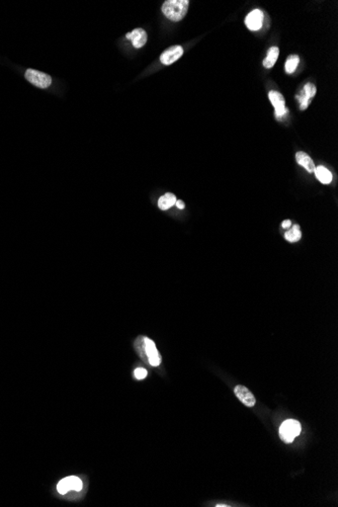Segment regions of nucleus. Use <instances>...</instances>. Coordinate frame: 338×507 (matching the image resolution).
<instances>
[{
    "mask_svg": "<svg viewBox=\"0 0 338 507\" xmlns=\"http://www.w3.org/2000/svg\"><path fill=\"white\" fill-rule=\"evenodd\" d=\"M189 4V0H167L163 3L161 9L168 19L179 21L187 15Z\"/></svg>",
    "mask_w": 338,
    "mask_h": 507,
    "instance_id": "f257e3e1",
    "label": "nucleus"
},
{
    "mask_svg": "<svg viewBox=\"0 0 338 507\" xmlns=\"http://www.w3.org/2000/svg\"><path fill=\"white\" fill-rule=\"evenodd\" d=\"M175 204H176V206H177L178 208H180V210H182V208H184V206H186V204H184V203H183L181 200H178V201L176 200Z\"/></svg>",
    "mask_w": 338,
    "mask_h": 507,
    "instance_id": "6ab92c4d",
    "label": "nucleus"
},
{
    "mask_svg": "<svg viewBox=\"0 0 338 507\" xmlns=\"http://www.w3.org/2000/svg\"><path fill=\"white\" fill-rule=\"evenodd\" d=\"M268 98H269V101H270V102L272 103V105L274 107L275 115L276 116L281 117V116L285 115L288 112V109H287V107L285 105L286 101H285L284 97L279 92H273V91L269 92Z\"/></svg>",
    "mask_w": 338,
    "mask_h": 507,
    "instance_id": "6e6552de",
    "label": "nucleus"
},
{
    "mask_svg": "<svg viewBox=\"0 0 338 507\" xmlns=\"http://www.w3.org/2000/svg\"><path fill=\"white\" fill-rule=\"evenodd\" d=\"M314 172L316 174V177L318 178V181L324 185H329L333 180L332 173L324 166L316 167Z\"/></svg>",
    "mask_w": 338,
    "mask_h": 507,
    "instance_id": "ddd939ff",
    "label": "nucleus"
},
{
    "mask_svg": "<svg viewBox=\"0 0 338 507\" xmlns=\"http://www.w3.org/2000/svg\"><path fill=\"white\" fill-rule=\"evenodd\" d=\"M263 23V12L259 9H254L248 13L245 18V24L250 31H258Z\"/></svg>",
    "mask_w": 338,
    "mask_h": 507,
    "instance_id": "9d476101",
    "label": "nucleus"
},
{
    "mask_svg": "<svg viewBox=\"0 0 338 507\" xmlns=\"http://www.w3.org/2000/svg\"><path fill=\"white\" fill-rule=\"evenodd\" d=\"M315 95H316V86L313 83H307L304 86L301 95L296 97L300 102L301 109H306L307 107H308V105L311 102V100L315 97Z\"/></svg>",
    "mask_w": 338,
    "mask_h": 507,
    "instance_id": "423d86ee",
    "label": "nucleus"
},
{
    "mask_svg": "<svg viewBox=\"0 0 338 507\" xmlns=\"http://www.w3.org/2000/svg\"><path fill=\"white\" fill-rule=\"evenodd\" d=\"M136 342L141 345L140 350H142L144 352L145 356L147 357L148 363L152 367H158L161 363V357L159 355V352L156 348L154 341H152L148 337L143 336V337H140L139 339H137Z\"/></svg>",
    "mask_w": 338,
    "mask_h": 507,
    "instance_id": "f03ea898",
    "label": "nucleus"
},
{
    "mask_svg": "<svg viewBox=\"0 0 338 507\" xmlns=\"http://www.w3.org/2000/svg\"><path fill=\"white\" fill-rule=\"evenodd\" d=\"M296 160H297V162H298L301 166H303V167H304L307 171H308V172L313 173V172L315 171L316 166H315V164H314L313 160L311 159V157H310L308 154H307V153L302 152V151L297 152V154H296Z\"/></svg>",
    "mask_w": 338,
    "mask_h": 507,
    "instance_id": "f8f14e48",
    "label": "nucleus"
},
{
    "mask_svg": "<svg viewBox=\"0 0 338 507\" xmlns=\"http://www.w3.org/2000/svg\"><path fill=\"white\" fill-rule=\"evenodd\" d=\"M183 49L181 46H172L169 49L165 50L161 56H160V61L164 65H170L177 61L178 59L182 56Z\"/></svg>",
    "mask_w": 338,
    "mask_h": 507,
    "instance_id": "1a4fd4ad",
    "label": "nucleus"
},
{
    "mask_svg": "<svg viewBox=\"0 0 338 507\" xmlns=\"http://www.w3.org/2000/svg\"><path fill=\"white\" fill-rule=\"evenodd\" d=\"M301 237H302V233H301V229H300L299 225H294L292 227V229L287 231L285 234L286 240H288L289 242H298L301 239Z\"/></svg>",
    "mask_w": 338,
    "mask_h": 507,
    "instance_id": "dca6fc26",
    "label": "nucleus"
},
{
    "mask_svg": "<svg viewBox=\"0 0 338 507\" xmlns=\"http://www.w3.org/2000/svg\"><path fill=\"white\" fill-rule=\"evenodd\" d=\"M302 430L301 424L297 420L289 419L286 420L280 427V436L283 441L286 443H291L294 441L295 437L300 435Z\"/></svg>",
    "mask_w": 338,
    "mask_h": 507,
    "instance_id": "7ed1b4c3",
    "label": "nucleus"
},
{
    "mask_svg": "<svg viewBox=\"0 0 338 507\" xmlns=\"http://www.w3.org/2000/svg\"><path fill=\"white\" fill-rule=\"evenodd\" d=\"M176 203V197L173 194L167 193L164 196H162L158 201V206L160 210L166 211L170 208L172 205H174Z\"/></svg>",
    "mask_w": 338,
    "mask_h": 507,
    "instance_id": "2eb2a0df",
    "label": "nucleus"
},
{
    "mask_svg": "<svg viewBox=\"0 0 338 507\" xmlns=\"http://www.w3.org/2000/svg\"><path fill=\"white\" fill-rule=\"evenodd\" d=\"M134 375H135V378H136V379H138V380H143V379H145V378L147 377L148 372H147L145 369H143V368H138V369H136V370H135Z\"/></svg>",
    "mask_w": 338,
    "mask_h": 507,
    "instance_id": "a211bd4d",
    "label": "nucleus"
},
{
    "mask_svg": "<svg viewBox=\"0 0 338 507\" xmlns=\"http://www.w3.org/2000/svg\"><path fill=\"white\" fill-rule=\"evenodd\" d=\"M225 506H229V505H225V504H218L217 507H225Z\"/></svg>",
    "mask_w": 338,
    "mask_h": 507,
    "instance_id": "412c9836",
    "label": "nucleus"
},
{
    "mask_svg": "<svg viewBox=\"0 0 338 507\" xmlns=\"http://www.w3.org/2000/svg\"><path fill=\"white\" fill-rule=\"evenodd\" d=\"M291 225H292V221H290V220H286V221H284V222L282 223V227H283V228H286V229H287V228H290V227H291Z\"/></svg>",
    "mask_w": 338,
    "mask_h": 507,
    "instance_id": "aec40b11",
    "label": "nucleus"
},
{
    "mask_svg": "<svg viewBox=\"0 0 338 507\" xmlns=\"http://www.w3.org/2000/svg\"><path fill=\"white\" fill-rule=\"evenodd\" d=\"M280 55V50L278 47H271L267 51V56L263 60V66L265 68H271L275 64Z\"/></svg>",
    "mask_w": 338,
    "mask_h": 507,
    "instance_id": "4468645a",
    "label": "nucleus"
},
{
    "mask_svg": "<svg viewBox=\"0 0 338 507\" xmlns=\"http://www.w3.org/2000/svg\"><path fill=\"white\" fill-rule=\"evenodd\" d=\"M25 78L28 82L34 84L37 87L40 88H47L52 83V78L46 73H43L38 70L34 69H27L25 72Z\"/></svg>",
    "mask_w": 338,
    "mask_h": 507,
    "instance_id": "20e7f679",
    "label": "nucleus"
},
{
    "mask_svg": "<svg viewBox=\"0 0 338 507\" xmlns=\"http://www.w3.org/2000/svg\"><path fill=\"white\" fill-rule=\"evenodd\" d=\"M126 37L132 41L133 46L137 49L142 48L147 42V34L143 28H136L133 32L128 33Z\"/></svg>",
    "mask_w": 338,
    "mask_h": 507,
    "instance_id": "9b49d317",
    "label": "nucleus"
},
{
    "mask_svg": "<svg viewBox=\"0 0 338 507\" xmlns=\"http://www.w3.org/2000/svg\"><path fill=\"white\" fill-rule=\"evenodd\" d=\"M300 62V58L298 55H291L288 57L287 62H286V72L288 74H292L295 72L296 68L298 67V64Z\"/></svg>",
    "mask_w": 338,
    "mask_h": 507,
    "instance_id": "f3484780",
    "label": "nucleus"
},
{
    "mask_svg": "<svg viewBox=\"0 0 338 507\" xmlns=\"http://www.w3.org/2000/svg\"><path fill=\"white\" fill-rule=\"evenodd\" d=\"M83 488L82 481L75 476H70L67 478H64L61 480L57 485V491L60 494H66L69 490H75V491H81Z\"/></svg>",
    "mask_w": 338,
    "mask_h": 507,
    "instance_id": "39448f33",
    "label": "nucleus"
},
{
    "mask_svg": "<svg viewBox=\"0 0 338 507\" xmlns=\"http://www.w3.org/2000/svg\"><path fill=\"white\" fill-rule=\"evenodd\" d=\"M234 393L237 396V398L240 400V402L243 403L245 406L251 408L255 405L256 399H255L254 395L247 389L246 387H244L242 385H237L234 388Z\"/></svg>",
    "mask_w": 338,
    "mask_h": 507,
    "instance_id": "0eeeda50",
    "label": "nucleus"
}]
</instances>
